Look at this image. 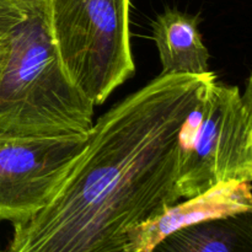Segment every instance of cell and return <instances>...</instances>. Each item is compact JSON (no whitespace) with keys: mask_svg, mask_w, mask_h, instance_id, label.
<instances>
[{"mask_svg":"<svg viewBox=\"0 0 252 252\" xmlns=\"http://www.w3.org/2000/svg\"><path fill=\"white\" fill-rule=\"evenodd\" d=\"M213 80L160 74L103 113L53 198L12 224L6 252H133V231L181 198L180 132Z\"/></svg>","mask_w":252,"mask_h":252,"instance_id":"obj_1","label":"cell"},{"mask_svg":"<svg viewBox=\"0 0 252 252\" xmlns=\"http://www.w3.org/2000/svg\"><path fill=\"white\" fill-rule=\"evenodd\" d=\"M94 107L62 66L48 0H0V134L86 135Z\"/></svg>","mask_w":252,"mask_h":252,"instance_id":"obj_2","label":"cell"},{"mask_svg":"<svg viewBox=\"0 0 252 252\" xmlns=\"http://www.w3.org/2000/svg\"><path fill=\"white\" fill-rule=\"evenodd\" d=\"M130 0H48L52 38L70 83L98 106L134 73Z\"/></svg>","mask_w":252,"mask_h":252,"instance_id":"obj_3","label":"cell"},{"mask_svg":"<svg viewBox=\"0 0 252 252\" xmlns=\"http://www.w3.org/2000/svg\"><path fill=\"white\" fill-rule=\"evenodd\" d=\"M252 180V95L213 80L180 132L177 191L196 197L213 187Z\"/></svg>","mask_w":252,"mask_h":252,"instance_id":"obj_4","label":"cell"},{"mask_svg":"<svg viewBox=\"0 0 252 252\" xmlns=\"http://www.w3.org/2000/svg\"><path fill=\"white\" fill-rule=\"evenodd\" d=\"M86 135L12 137L0 134V220L30 218L54 197Z\"/></svg>","mask_w":252,"mask_h":252,"instance_id":"obj_5","label":"cell"},{"mask_svg":"<svg viewBox=\"0 0 252 252\" xmlns=\"http://www.w3.org/2000/svg\"><path fill=\"white\" fill-rule=\"evenodd\" d=\"M251 211V182H226L186 198L184 203L177 202L159 217L138 226L130 235L132 250L152 252L162 239L180 229Z\"/></svg>","mask_w":252,"mask_h":252,"instance_id":"obj_6","label":"cell"},{"mask_svg":"<svg viewBox=\"0 0 252 252\" xmlns=\"http://www.w3.org/2000/svg\"><path fill=\"white\" fill-rule=\"evenodd\" d=\"M198 16L166 9L153 22L162 75H203L208 73L209 52L198 29Z\"/></svg>","mask_w":252,"mask_h":252,"instance_id":"obj_7","label":"cell"},{"mask_svg":"<svg viewBox=\"0 0 252 252\" xmlns=\"http://www.w3.org/2000/svg\"><path fill=\"white\" fill-rule=\"evenodd\" d=\"M152 252H252V211L180 229Z\"/></svg>","mask_w":252,"mask_h":252,"instance_id":"obj_8","label":"cell"},{"mask_svg":"<svg viewBox=\"0 0 252 252\" xmlns=\"http://www.w3.org/2000/svg\"><path fill=\"white\" fill-rule=\"evenodd\" d=\"M0 252H2V251H0Z\"/></svg>","mask_w":252,"mask_h":252,"instance_id":"obj_9","label":"cell"}]
</instances>
